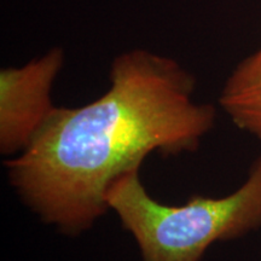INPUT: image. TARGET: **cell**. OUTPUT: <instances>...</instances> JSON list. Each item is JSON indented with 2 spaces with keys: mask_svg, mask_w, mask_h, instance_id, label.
<instances>
[{
  "mask_svg": "<svg viewBox=\"0 0 261 261\" xmlns=\"http://www.w3.org/2000/svg\"><path fill=\"white\" fill-rule=\"evenodd\" d=\"M109 87L77 108L56 107L29 146L6 159L10 185L42 223L77 236L109 211L107 192L152 152H194L213 129L214 106L194 99L178 61L135 48L112 62Z\"/></svg>",
  "mask_w": 261,
  "mask_h": 261,
  "instance_id": "cell-1",
  "label": "cell"
},
{
  "mask_svg": "<svg viewBox=\"0 0 261 261\" xmlns=\"http://www.w3.org/2000/svg\"><path fill=\"white\" fill-rule=\"evenodd\" d=\"M139 171L115 179L107 203L135 238L142 261H201L214 243L261 228V154L232 194L218 198L196 194L180 205L152 198Z\"/></svg>",
  "mask_w": 261,
  "mask_h": 261,
  "instance_id": "cell-2",
  "label": "cell"
},
{
  "mask_svg": "<svg viewBox=\"0 0 261 261\" xmlns=\"http://www.w3.org/2000/svg\"><path fill=\"white\" fill-rule=\"evenodd\" d=\"M64 61L63 48L54 47L22 67L0 70V152L5 158L24 151L55 110L51 91Z\"/></svg>",
  "mask_w": 261,
  "mask_h": 261,
  "instance_id": "cell-3",
  "label": "cell"
},
{
  "mask_svg": "<svg viewBox=\"0 0 261 261\" xmlns=\"http://www.w3.org/2000/svg\"><path fill=\"white\" fill-rule=\"evenodd\" d=\"M219 104L237 128L261 143V46L228 75Z\"/></svg>",
  "mask_w": 261,
  "mask_h": 261,
  "instance_id": "cell-4",
  "label": "cell"
}]
</instances>
